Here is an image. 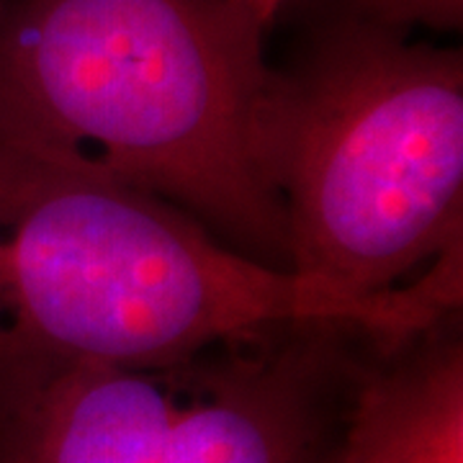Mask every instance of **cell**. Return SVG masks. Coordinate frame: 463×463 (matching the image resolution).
Masks as SVG:
<instances>
[{
    "instance_id": "1",
    "label": "cell",
    "mask_w": 463,
    "mask_h": 463,
    "mask_svg": "<svg viewBox=\"0 0 463 463\" xmlns=\"http://www.w3.org/2000/svg\"><path fill=\"white\" fill-rule=\"evenodd\" d=\"M265 26L232 0H0V149L183 209L288 268Z\"/></svg>"
},
{
    "instance_id": "2",
    "label": "cell",
    "mask_w": 463,
    "mask_h": 463,
    "mask_svg": "<svg viewBox=\"0 0 463 463\" xmlns=\"http://www.w3.org/2000/svg\"><path fill=\"white\" fill-rule=\"evenodd\" d=\"M463 245L386 297L258 263L167 201L0 149V376L160 365L327 322L397 345L461 312Z\"/></svg>"
},
{
    "instance_id": "3",
    "label": "cell",
    "mask_w": 463,
    "mask_h": 463,
    "mask_svg": "<svg viewBox=\"0 0 463 463\" xmlns=\"http://www.w3.org/2000/svg\"><path fill=\"white\" fill-rule=\"evenodd\" d=\"M260 155L288 268L386 297L463 242V54L315 5L270 67Z\"/></svg>"
},
{
    "instance_id": "4",
    "label": "cell",
    "mask_w": 463,
    "mask_h": 463,
    "mask_svg": "<svg viewBox=\"0 0 463 463\" xmlns=\"http://www.w3.org/2000/svg\"><path fill=\"white\" fill-rule=\"evenodd\" d=\"M371 345L309 322L173 364L11 371L0 463H327Z\"/></svg>"
},
{
    "instance_id": "5",
    "label": "cell",
    "mask_w": 463,
    "mask_h": 463,
    "mask_svg": "<svg viewBox=\"0 0 463 463\" xmlns=\"http://www.w3.org/2000/svg\"><path fill=\"white\" fill-rule=\"evenodd\" d=\"M461 312L373 347L327 463H463Z\"/></svg>"
},
{
    "instance_id": "6",
    "label": "cell",
    "mask_w": 463,
    "mask_h": 463,
    "mask_svg": "<svg viewBox=\"0 0 463 463\" xmlns=\"http://www.w3.org/2000/svg\"><path fill=\"white\" fill-rule=\"evenodd\" d=\"M317 5L404 36L414 26L443 33L463 26V0H317Z\"/></svg>"
},
{
    "instance_id": "7",
    "label": "cell",
    "mask_w": 463,
    "mask_h": 463,
    "mask_svg": "<svg viewBox=\"0 0 463 463\" xmlns=\"http://www.w3.org/2000/svg\"><path fill=\"white\" fill-rule=\"evenodd\" d=\"M232 3L240 5L242 11H248L250 16L255 18L260 26L270 29V24H273L283 8H288L294 0H232Z\"/></svg>"
}]
</instances>
